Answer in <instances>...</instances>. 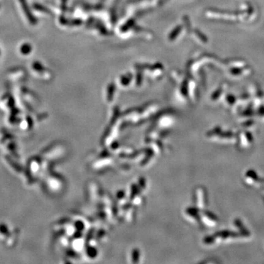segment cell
I'll list each match as a JSON object with an SVG mask.
<instances>
[{"mask_svg":"<svg viewBox=\"0 0 264 264\" xmlns=\"http://www.w3.org/2000/svg\"><path fill=\"white\" fill-rule=\"evenodd\" d=\"M6 159H7V161H8V163L10 164V166L12 167L15 170L17 171V172H21L22 168H21V166H19V165H18L17 163L15 162L12 159H10V158L9 157H7Z\"/></svg>","mask_w":264,"mask_h":264,"instance_id":"obj_1","label":"cell"},{"mask_svg":"<svg viewBox=\"0 0 264 264\" xmlns=\"http://www.w3.org/2000/svg\"><path fill=\"white\" fill-rule=\"evenodd\" d=\"M0 232L3 234H7L8 233V230H7V226L5 224H0Z\"/></svg>","mask_w":264,"mask_h":264,"instance_id":"obj_2","label":"cell"},{"mask_svg":"<svg viewBox=\"0 0 264 264\" xmlns=\"http://www.w3.org/2000/svg\"><path fill=\"white\" fill-rule=\"evenodd\" d=\"M30 46H29L28 45H25V46H23V47H22V49H21V51H22V52H23V54H28L27 52H29V49H30Z\"/></svg>","mask_w":264,"mask_h":264,"instance_id":"obj_3","label":"cell"}]
</instances>
